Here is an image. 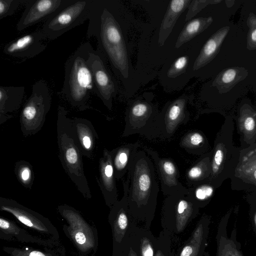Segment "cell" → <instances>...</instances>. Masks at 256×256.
<instances>
[{
  "label": "cell",
  "instance_id": "29",
  "mask_svg": "<svg viewBox=\"0 0 256 256\" xmlns=\"http://www.w3.org/2000/svg\"><path fill=\"white\" fill-rule=\"evenodd\" d=\"M249 28L246 42V48L250 50H256V15L250 12L246 21Z\"/></svg>",
  "mask_w": 256,
  "mask_h": 256
},
{
  "label": "cell",
  "instance_id": "10",
  "mask_svg": "<svg viewBox=\"0 0 256 256\" xmlns=\"http://www.w3.org/2000/svg\"><path fill=\"white\" fill-rule=\"evenodd\" d=\"M144 150L151 157L164 195L187 194L188 188L180 181V172L176 164L170 158H162L152 149L144 147Z\"/></svg>",
  "mask_w": 256,
  "mask_h": 256
},
{
  "label": "cell",
  "instance_id": "28",
  "mask_svg": "<svg viewBox=\"0 0 256 256\" xmlns=\"http://www.w3.org/2000/svg\"><path fill=\"white\" fill-rule=\"evenodd\" d=\"M222 0H192L188 6V10L186 14L185 20L190 21L198 12L202 10L207 6L211 4H216Z\"/></svg>",
  "mask_w": 256,
  "mask_h": 256
},
{
  "label": "cell",
  "instance_id": "21",
  "mask_svg": "<svg viewBox=\"0 0 256 256\" xmlns=\"http://www.w3.org/2000/svg\"><path fill=\"white\" fill-rule=\"evenodd\" d=\"M248 74V70L243 67L227 68L216 76L212 86L216 87L220 94H225L229 92L238 83L244 80Z\"/></svg>",
  "mask_w": 256,
  "mask_h": 256
},
{
  "label": "cell",
  "instance_id": "26",
  "mask_svg": "<svg viewBox=\"0 0 256 256\" xmlns=\"http://www.w3.org/2000/svg\"><path fill=\"white\" fill-rule=\"evenodd\" d=\"M186 194L196 204L209 200L213 194L214 188L209 184L200 183L190 186Z\"/></svg>",
  "mask_w": 256,
  "mask_h": 256
},
{
  "label": "cell",
  "instance_id": "20",
  "mask_svg": "<svg viewBox=\"0 0 256 256\" xmlns=\"http://www.w3.org/2000/svg\"><path fill=\"white\" fill-rule=\"evenodd\" d=\"M174 210L178 232L184 230L196 208V204L186 195L168 196Z\"/></svg>",
  "mask_w": 256,
  "mask_h": 256
},
{
  "label": "cell",
  "instance_id": "15",
  "mask_svg": "<svg viewBox=\"0 0 256 256\" xmlns=\"http://www.w3.org/2000/svg\"><path fill=\"white\" fill-rule=\"evenodd\" d=\"M25 93L24 86H0V124L12 117L10 113L18 110Z\"/></svg>",
  "mask_w": 256,
  "mask_h": 256
},
{
  "label": "cell",
  "instance_id": "17",
  "mask_svg": "<svg viewBox=\"0 0 256 256\" xmlns=\"http://www.w3.org/2000/svg\"><path fill=\"white\" fill-rule=\"evenodd\" d=\"M230 30V26H225L211 36L203 46L192 68L194 70L206 66L216 57Z\"/></svg>",
  "mask_w": 256,
  "mask_h": 256
},
{
  "label": "cell",
  "instance_id": "14",
  "mask_svg": "<svg viewBox=\"0 0 256 256\" xmlns=\"http://www.w3.org/2000/svg\"><path fill=\"white\" fill-rule=\"evenodd\" d=\"M72 122L75 140L82 155L91 158L98 138L92 122L86 118H74Z\"/></svg>",
  "mask_w": 256,
  "mask_h": 256
},
{
  "label": "cell",
  "instance_id": "3",
  "mask_svg": "<svg viewBox=\"0 0 256 256\" xmlns=\"http://www.w3.org/2000/svg\"><path fill=\"white\" fill-rule=\"evenodd\" d=\"M67 114L64 107L58 106L56 130L60 160L79 192L84 197L90 198L91 192L84 172L83 155L75 140L72 119L67 116Z\"/></svg>",
  "mask_w": 256,
  "mask_h": 256
},
{
  "label": "cell",
  "instance_id": "36",
  "mask_svg": "<svg viewBox=\"0 0 256 256\" xmlns=\"http://www.w3.org/2000/svg\"><path fill=\"white\" fill-rule=\"evenodd\" d=\"M29 256H45L42 252L38 251L32 252Z\"/></svg>",
  "mask_w": 256,
  "mask_h": 256
},
{
  "label": "cell",
  "instance_id": "27",
  "mask_svg": "<svg viewBox=\"0 0 256 256\" xmlns=\"http://www.w3.org/2000/svg\"><path fill=\"white\" fill-rule=\"evenodd\" d=\"M28 0H0V20L12 16L21 4Z\"/></svg>",
  "mask_w": 256,
  "mask_h": 256
},
{
  "label": "cell",
  "instance_id": "2",
  "mask_svg": "<svg viewBox=\"0 0 256 256\" xmlns=\"http://www.w3.org/2000/svg\"><path fill=\"white\" fill-rule=\"evenodd\" d=\"M92 44L88 42L82 44L70 56L64 64V78L61 94L71 106L80 110L90 108V94L94 93L92 72L88 60Z\"/></svg>",
  "mask_w": 256,
  "mask_h": 256
},
{
  "label": "cell",
  "instance_id": "32",
  "mask_svg": "<svg viewBox=\"0 0 256 256\" xmlns=\"http://www.w3.org/2000/svg\"><path fill=\"white\" fill-rule=\"evenodd\" d=\"M214 152L211 164L212 175L214 176L219 171L220 168L224 160V152L222 149L218 145Z\"/></svg>",
  "mask_w": 256,
  "mask_h": 256
},
{
  "label": "cell",
  "instance_id": "18",
  "mask_svg": "<svg viewBox=\"0 0 256 256\" xmlns=\"http://www.w3.org/2000/svg\"><path fill=\"white\" fill-rule=\"evenodd\" d=\"M140 144L138 142L125 144L110 151L116 179L122 178L128 172Z\"/></svg>",
  "mask_w": 256,
  "mask_h": 256
},
{
  "label": "cell",
  "instance_id": "16",
  "mask_svg": "<svg viewBox=\"0 0 256 256\" xmlns=\"http://www.w3.org/2000/svg\"><path fill=\"white\" fill-rule=\"evenodd\" d=\"M229 215L220 222L216 235L217 250L216 256H244L240 249V244L236 240V232H232L230 236L227 234Z\"/></svg>",
  "mask_w": 256,
  "mask_h": 256
},
{
  "label": "cell",
  "instance_id": "7",
  "mask_svg": "<svg viewBox=\"0 0 256 256\" xmlns=\"http://www.w3.org/2000/svg\"><path fill=\"white\" fill-rule=\"evenodd\" d=\"M158 114L156 106L150 100L137 99L131 102L126 110L122 136L140 134L149 140L157 138L156 122Z\"/></svg>",
  "mask_w": 256,
  "mask_h": 256
},
{
  "label": "cell",
  "instance_id": "5",
  "mask_svg": "<svg viewBox=\"0 0 256 256\" xmlns=\"http://www.w3.org/2000/svg\"><path fill=\"white\" fill-rule=\"evenodd\" d=\"M52 100L50 89L44 80H38L32 84L31 94L20 116V130L24 136L34 135L42 129Z\"/></svg>",
  "mask_w": 256,
  "mask_h": 256
},
{
  "label": "cell",
  "instance_id": "11",
  "mask_svg": "<svg viewBox=\"0 0 256 256\" xmlns=\"http://www.w3.org/2000/svg\"><path fill=\"white\" fill-rule=\"evenodd\" d=\"M70 0H28L20 18L16 25L22 31L42 20H46Z\"/></svg>",
  "mask_w": 256,
  "mask_h": 256
},
{
  "label": "cell",
  "instance_id": "38",
  "mask_svg": "<svg viewBox=\"0 0 256 256\" xmlns=\"http://www.w3.org/2000/svg\"><path fill=\"white\" fill-rule=\"evenodd\" d=\"M155 256H164V254L162 253V252L160 250H158Z\"/></svg>",
  "mask_w": 256,
  "mask_h": 256
},
{
  "label": "cell",
  "instance_id": "24",
  "mask_svg": "<svg viewBox=\"0 0 256 256\" xmlns=\"http://www.w3.org/2000/svg\"><path fill=\"white\" fill-rule=\"evenodd\" d=\"M206 144L203 134L198 130H190L180 138L179 145L187 152L192 154H200Z\"/></svg>",
  "mask_w": 256,
  "mask_h": 256
},
{
  "label": "cell",
  "instance_id": "1",
  "mask_svg": "<svg viewBox=\"0 0 256 256\" xmlns=\"http://www.w3.org/2000/svg\"><path fill=\"white\" fill-rule=\"evenodd\" d=\"M88 20L87 37L96 38L98 48L107 56L112 66L127 78L128 62L123 35L108 3L102 0H92Z\"/></svg>",
  "mask_w": 256,
  "mask_h": 256
},
{
  "label": "cell",
  "instance_id": "9",
  "mask_svg": "<svg viewBox=\"0 0 256 256\" xmlns=\"http://www.w3.org/2000/svg\"><path fill=\"white\" fill-rule=\"evenodd\" d=\"M188 102L186 96H181L168 104L158 114L156 122L157 138L170 139L179 126L188 122Z\"/></svg>",
  "mask_w": 256,
  "mask_h": 256
},
{
  "label": "cell",
  "instance_id": "19",
  "mask_svg": "<svg viewBox=\"0 0 256 256\" xmlns=\"http://www.w3.org/2000/svg\"><path fill=\"white\" fill-rule=\"evenodd\" d=\"M191 2V0H173L170 2L159 30L158 43L160 46H164L178 18L188 8Z\"/></svg>",
  "mask_w": 256,
  "mask_h": 256
},
{
  "label": "cell",
  "instance_id": "8",
  "mask_svg": "<svg viewBox=\"0 0 256 256\" xmlns=\"http://www.w3.org/2000/svg\"><path fill=\"white\" fill-rule=\"evenodd\" d=\"M88 63L92 74L94 93L111 110L117 88L106 66L104 54L98 48L93 49L90 54Z\"/></svg>",
  "mask_w": 256,
  "mask_h": 256
},
{
  "label": "cell",
  "instance_id": "13",
  "mask_svg": "<svg viewBox=\"0 0 256 256\" xmlns=\"http://www.w3.org/2000/svg\"><path fill=\"white\" fill-rule=\"evenodd\" d=\"M99 178L96 176L101 192L106 202L111 204L118 198L116 177L110 151L104 148L99 160Z\"/></svg>",
  "mask_w": 256,
  "mask_h": 256
},
{
  "label": "cell",
  "instance_id": "37",
  "mask_svg": "<svg viewBox=\"0 0 256 256\" xmlns=\"http://www.w3.org/2000/svg\"><path fill=\"white\" fill-rule=\"evenodd\" d=\"M128 256H137V254H136L135 252L134 251L132 248H130Z\"/></svg>",
  "mask_w": 256,
  "mask_h": 256
},
{
  "label": "cell",
  "instance_id": "31",
  "mask_svg": "<svg viewBox=\"0 0 256 256\" xmlns=\"http://www.w3.org/2000/svg\"><path fill=\"white\" fill-rule=\"evenodd\" d=\"M202 242L192 238L190 243L184 247L180 256H198Z\"/></svg>",
  "mask_w": 256,
  "mask_h": 256
},
{
  "label": "cell",
  "instance_id": "33",
  "mask_svg": "<svg viewBox=\"0 0 256 256\" xmlns=\"http://www.w3.org/2000/svg\"><path fill=\"white\" fill-rule=\"evenodd\" d=\"M140 251L142 256H153L154 250L149 240L144 238L141 240Z\"/></svg>",
  "mask_w": 256,
  "mask_h": 256
},
{
  "label": "cell",
  "instance_id": "4",
  "mask_svg": "<svg viewBox=\"0 0 256 256\" xmlns=\"http://www.w3.org/2000/svg\"><path fill=\"white\" fill-rule=\"evenodd\" d=\"M128 202L137 208L154 204L159 186L153 162L144 150H138L128 172Z\"/></svg>",
  "mask_w": 256,
  "mask_h": 256
},
{
  "label": "cell",
  "instance_id": "6",
  "mask_svg": "<svg viewBox=\"0 0 256 256\" xmlns=\"http://www.w3.org/2000/svg\"><path fill=\"white\" fill-rule=\"evenodd\" d=\"M92 0H70L44 22L42 31L46 39L54 40L88 19Z\"/></svg>",
  "mask_w": 256,
  "mask_h": 256
},
{
  "label": "cell",
  "instance_id": "30",
  "mask_svg": "<svg viewBox=\"0 0 256 256\" xmlns=\"http://www.w3.org/2000/svg\"><path fill=\"white\" fill-rule=\"evenodd\" d=\"M188 58L186 56L177 58L168 70L167 75L169 78H174L184 72L187 67Z\"/></svg>",
  "mask_w": 256,
  "mask_h": 256
},
{
  "label": "cell",
  "instance_id": "23",
  "mask_svg": "<svg viewBox=\"0 0 256 256\" xmlns=\"http://www.w3.org/2000/svg\"><path fill=\"white\" fill-rule=\"evenodd\" d=\"M209 158L202 156L186 170L185 177L188 184L191 186L200 183L209 176L210 172Z\"/></svg>",
  "mask_w": 256,
  "mask_h": 256
},
{
  "label": "cell",
  "instance_id": "22",
  "mask_svg": "<svg viewBox=\"0 0 256 256\" xmlns=\"http://www.w3.org/2000/svg\"><path fill=\"white\" fill-rule=\"evenodd\" d=\"M212 16L200 17L189 21L180 34L176 42L175 48H179L186 42L190 40L204 32L212 24Z\"/></svg>",
  "mask_w": 256,
  "mask_h": 256
},
{
  "label": "cell",
  "instance_id": "35",
  "mask_svg": "<svg viewBox=\"0 0 256 256\" xmlns=\"http://www.w3.org/2000/svg\"><path fill=\"white\" fill-rule=\"evenodd\" d=\"M0 226L3 229H7L10 226V224L6 220H4L2 218L0 219Z\"/></svg>",
  "mask_w": 256,
  "mask_h": 256
},
{
  "label": "cell",
  "instance_id": "34",
  "mask_svg": "<svg viewBox=\"0 0 256 256\" xmlns=\"http://www.w3.org/2000/svg\"><path fill=\"white\" fill-rule=\"evenodd\" d=\"M75 238L76 242L80 244H84L86 240V236L84 234L81 232H78L76 234Z\"/></svg>",
  "mask_w": 256,
  "mask_h": 256
},
{
  "label": "cell",
  "instance_id": "25",
  "mask_svg": "<svg viewBox=\"0 0 256 256\" xmlns=\"http://www.w3.org/2000/svg\"><path fill=\"white\" fill-rule=\"evenodd\" d=\"M14 172L22 186L31 190L34 176L32 166L30 162L24 160L17 162L14 166Z\"/></svg>",
  "mask_w": 256,
  "mask_h": 256
},
{
  "label": "cell",
  "instance_id": "12",
  "mask_svg": "<svg viewBox=\"0 0 256 256\" xmlns=\"http://www.w3.org/2000/svg\"><path fill=\"white\" fill-rule=\"evenodd\" d=\"M45 39L46 38L42 30L36 31L9 42L4 47L3 52L12 56L34 58L46 48Z\"/></svg>",
  "mask_w": 256,
  "mask_h": 256
},
{
  "label": "cell",
  "instance_id": "39",
  "mask_svg": "<svg viewBox=\"0 0 256 256\" xmlns=\"http://www.w3.org/2000/svg\"><path fill=\"white\" fill-rule=\"evenodd\" d=\"M254 178L256 180V170L254 172Z\"/></svg>",
  "mask_w": 256,
  "mask_h": 256
}]
</instances>
